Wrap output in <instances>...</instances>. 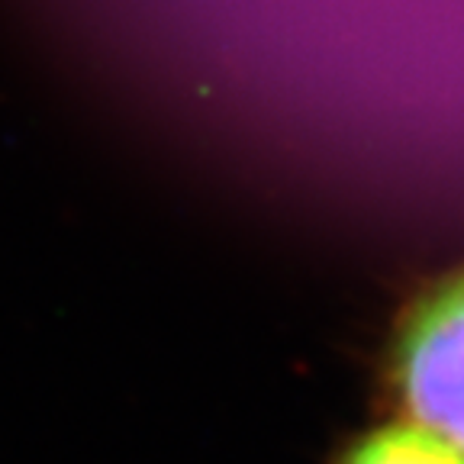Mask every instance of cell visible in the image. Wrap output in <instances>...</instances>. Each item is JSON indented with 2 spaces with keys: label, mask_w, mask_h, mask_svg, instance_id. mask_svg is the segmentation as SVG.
Listing matches in <instances>:
<instances>
[{
  "label": "cell",
  "mask_w": 464,
  "mask_h": 464,
  "mask_svg": "<svg viewBox=\"0 0 464 464\" xmlns=\"http://www.w3.org/2000/svg\"><path fill=\"white\" fill-rule=\"evenodd\" d=\"M403 413L464 451V265L420 290L391 342Z\"/></svg>",
  "instance_id": "obj_1"
},
{
  "label": "cell",
  "mask_w": 464,
  "mask_h": 464,
  "mask_svg": "<svg viewBox=\"0 0 464 464\" xmlns=\"http://www.w3.org/2000/svg\"><path fill=\"white\" fill-rule=\"evenodd\" d=\"M335 464H464V451L420 422H391L352 442Z\"/></svg>",
  "instance_id": "obj_2"
}]
</instances>
